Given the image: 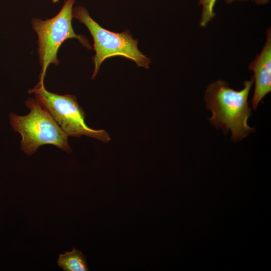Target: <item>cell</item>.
<instances>
[{"mask_svg": "<svg viewBox=\"0 0 271 271\" xmlns=\"http://www.w3.org/2000/svg\"><path fill=\"white\" fill-rule=\"evenodd\" d=\"M253 83L252 77L244 82L242 89L236 90L231 88L228 82L219 79L209 83L205 90L206 107L212 113L209 120L225 133L230 130L231 139L234 142L254 131L247 124L251 115L248 97Z\"/></svg>", "mask_w": 271, "mask_h": 271, "instance_id": "6da1fadb", "label": "cell"}, {"mask_svg": "<svg viewBox=\"0 0 271 271\" xmlns=\"http://www.w3.org/2000/svg\"><path fill=\"white\" fill-rule=\"evenodd\" d=\"M25 104L30 109L28 114L22 116L13 112L10 114L12 128L22 136V151L30 156L41 146L52 145L71 153L68 136L39 101L36 98H29Z\"/></svg>", "mask_w": 271, "mask_h": 271, "instance_id": "7a4b0ae2", "label": "cell"}, {"mask_svg": "<svg viewBox=\"0 0 271 271\" xmlns=\"http://www.w3.org/2000/svg\"><path fill=\"white\" fill-rule=\"evenodd\" d=\"M72 15L73 18L86 26L93 39L95 54L92 57L94 70L92 79L96 77L102 63L114 56H122L133 61L138 67H143L146 69L149 68L151 59L138 49V40L133 39L128 30L115 33L103 28L82 6L73 8Z\"/></svg>", "mask_w": 271, "mask_h": 271, "instance_id": "3957f363", "label": "cell"}, {"mask_svg": "<svg viewBox=\"0 0 271 271\" xmlns=\"http://www.w3.org/2000/svg\"><path fill=\"white\" fill-rule=\"evenodd\" d=\"M75 0H64L59 12L46 20L33 18V30L38 36V53L41 67L39 82H44L47 68L53 64L58 66V50L62 44L69 39H76L88 50L92 49L87 38L76 34L73 29L72 11Z\"/></svg>", "mask_w": 271, "mask_h": 271, "instance_id": "277c9868", "label": "cell"}, {"mask_svg": "<svg viewBox=\"0 0 271 271\" xmlns=\"http://www.w3.org/2000/svg\"><path fill=\"white\" fill-rule=\"evenodd\" d=\"M29 93L48 111L68 136H85L107 143L110 140L108 133L103 129H94L87 126L85 113L78 103L76 97L71 94L59 95L47 91L44 82H40Z\"/></svg>", "mask_w": 271, "mask_h": 271, "instance_id": "5b68a950", "label": "cell"}, {"mask_svg": "<svg viewBox=\"0 0 271 271\" xmlns=\"http://www.w3.org/2000/svg\"><path fill=\"white\" fill-rule=\"evenodd\" d=\"M264 44L254 60L249 64L248 69L253 73L255 84L251 101L252 107L256 109L258 104L271 91V29L266 30Z\"/></svg>", "mask_w": 271, "mask_h": 271, "instance_id": "8992f818", "label": "cell"}, {"mask_svg": "<svg viewBox=\"0 0 271 271\" xmlns=\"http://www.w3.org/2000/svg\"><path fill=\"white\" fill-rule=\"evenodd\" d=\"M57 263L64 271L88 270L85 256L75 248L71 251L60 254Z\"/></svg>", "mask_w": 271, "mask_h": 271, "instance_id": "52a82bcc", "label": "cell"}, {"mask_svg": "<svg viewBox=\"0 0 271 271\" xmlns=\"http://www.w3.org/2000/svg\"><path fill=\"white\" fill-rule=\"evenodd\" d=\"M217 0H199L201 8V16L199 22L200 27L205 28L211 22L216 16L215 6Z\"/></svg>", "mask_w": 271, "mask_h": 271, "instance_id": "ba28073f", "label": "cell"}, {"mask_svg": "<svg viewBox=\"0 0 271 271\" xmlns=\"http://www.w3.org/2000/svg\"><path fill=\"white\" fill-rule=\"evenodd\" d=\"M227 4H231L235 2H246L250 1L258 6H265L269 3V0H224Z\"/></svg>", "mask_w": 271, "mask_h": 271, "instance_id": "9c48e42d", "label": "cell"}, {"mask_svg": "<svg viewBox=\"0 0 271 271\" xmlns=\"http://www.w3.org/2000/svg\"><path fill=\"white\" fill-rule=\"evenodd\" d=\"M53 3H56L59 2V0H51Z\"/></svg>", "mask_w": 271, "mask_h": 271, "instance_id": "30bf717a", "label": "cell"}]
</instances>
